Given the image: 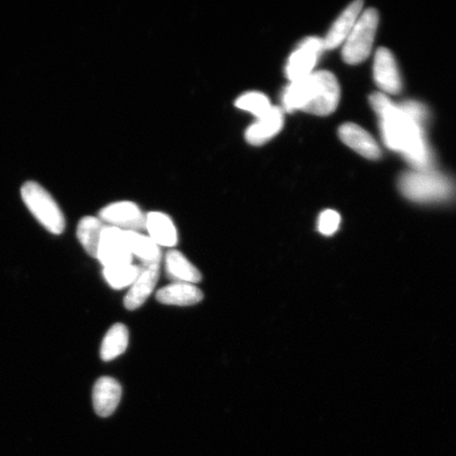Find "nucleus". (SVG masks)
<instances>
[{
	"label": "nucleus",
	"instance_id": "1",
	"mask_svg": "<svg viewBox=\"0 0 456 456\" xmlns=\"http://www.w3.org/2000/svg\"><path fill=\"white\" fill-rule=\"evenodd\" d=\"M370 102L379 118L386 145L401 152L415 169H430L432 153L425 138L424 124L393 104L384 94L370 95Z\"/></svg>",
	"mask_w": 456,
	"mask_h": 456
},
{
	"label": "nucleus",
	"instance_id": "2",
	"mask_svg": "<svg viewBox=\"0 0 456 456\" xmlns=\"http://www.w3.org/2000/svg\"><path fill=\"white\" fill-rule=\"evenodd\" d=\"M282 105L285 111L296 110L326 117L338 108L340 87L338 78L329 71H317L284 89Z\"/></svg>",
	"mask_w": 456,
	"mask_h": 456
},
{
	"label": "nucleus",
	"instance_id": "3",
	"mask_svg": "<svg viewBox=\"0 0 456 456\" xmlns=\"http://www.w3.org/2000/svg\"><path fill=\"white\" fill-rule=\"evenodd\" d=\"M398 187L404 197L418 203L447 202L456 196L454 182L431 169H415L403 174Z\"/></svg>",
	"mask_w": 456,
	"mask_h": 456
},
{
	"label": "nucleus",
	"instance_id": "4",
	"mask_svg": "<svg viewBox=\"0 0 456 456\" xmlns=\"http://www.w3.org/2000/svg\"><path fill=\"white\" fill-rule=\"evenodd\" d=\"M22 201L45 230L61 235L65 231L66 221L55 200L37 182L28 181L21 187Z\"/></svg>",
	"mask_w": 456,
	"mask_h": 456
},
{
	"label": "nucleus",
	"instance_id": "5",
	"mask_svg": "<svg viewBox=\"0 0 456 456\" xmlns=\"http://www.w3.org/2000/svg\"><path fill=\"white\" fill-rule=\"evenodd\" d=\"M379 16L375 9L364 11L347 37L342 49V57L346 64L357 65L366 61L372 51Z\"/></svg>",
	"mask_w": 456,
	"mask_h": 456
},
{
	"label": "nucleus",
	"instance_id": "6",
	"mask_svg": "<svg viewBox=\"0 0 456 456\" xmlns=\"http://www.w3.org/2000/svg\"><path fill=\"white\" fill-rule=\"evenodd\" d=\"M96 258L104 269L133 265L134 256L130 252L126 233L107 225L102 233Z\"/></svg>",
	"mask_w": 456,
	"mask_h": 456
},
{
	"label": "nucleus",
	"instance_id": "7",
	"mask_svg": "<svg viewBox=\"0 0 456 456\" xmlns=\"http://www.w3.org/2000/svg\"><path fill=\"white\" fill-rule=\"evenodd\" d=\"M323 50V39L319 37L305 38L289 56L287 67H285V74H287L289 82H297L309 77L313 73Z\"/></svg>",
	"mask_w": 456,
	"mask_h": 456
},
{
	"label": "nucleus",
	"instance_id": "8",
	"mask_svg": "<svg viewBox=\"0 0 456 456\" xmlns=\"http://www.w3.org/2000/svg\"><path fill=\"white\" fill-rule=\"evenodd\" d=\"M99 218L106 225L123 232H141L145 230L146 215L134 202L119 201L107 205L101 210Z\"/></svg>",
	"mask_w": 456,
	"mask_h": 456
},
{
	"label": "nucleus",
	"instance_id": "9",
	"mask_svg": "<svg viewBox=\"0 0 456 456\" xmlns=\"http://www.w3.org/2000/svg\"><path fill=\"white\" fill-rule=\"evenodd\" d=\"M374 78L385 94H398L403 88L401 73L390 50L380 48L375 54Z\"/></svg>",
	"mask_w": 456,
	"mask_h": 456
},
{
	"label": "nucleus",
	"instance_id": "10",
	"mask_svg": "<svg viewBox=\"0 0 456 456\" xmlns=\"http://www.w3.org/2000/svg\"><path fill=\"white\" fill-rule=\"evenodd\" d=\"M284 125V116L281 108L273 106L265 117L256 118L245 133V140L248 144L259 146L265 144L281 133Z\"/></svg>",
	"mask_w": 456,
	"mask_h": 456
},
{
	"label": "nucleus",
	"instance_id": "11",
	"mask_svg": "<svg viewBox=\"0 0 456 456\" xmlns=\"http://www.w3.org/2000/svg\"><path fill=\"white\" fill-rule=\"evenodd\" d=\"M159 276V265H141V273L124 299L125 307L129 311L139 309L155 289Z\"/></svg>",
	"mask_w": 456,
	"mask_h": 456
},
{
	"label": "nucleus",
	"instance_id": "12",
	"mask_svg": "<svg viewBox=\"0 0 456 456\" xmlns=\"http://www.w3.org/2000/svg\"><path fill=\"white\" fill-rule=\"evenodd\" d=\"M339 138L346 146L352 148L359 155L378 159L381 157L380 148L372 135L356 124L346 123L339 128Z\"/></svg>",
	"mask_w": 456,
	"mask_h": 456
},
{
	"label": "nucleus",
	"instance_id": "13",
	"mask_svg": "<svg viewBox=\"0 0 456 456\" xmlns=\"http://www.w3.org/2000/svg\"><path fill=\"white\" fill-rule=\"evenodd\" d=\"M93 396L96 414L108 418L116 411L121 402L122 387L118 380L105 376L96 381Z\"/></svg>",
	"mask_w": 456,
	"mask_h": 456
},
{
	"label": "nucleus",
	"instance_id": "14",
	"mask_svg": "<svg viewBox=\"0 0 456 456\" xmlns=\"http://www.w3.org/2000/svg\"><path fill=\"white\" fill-rule=\"evenodd\" d=\"M363 3L361 0L352 3L344 12L340 14L330 28L328 36L323 39L324 50H332L344 44L354 28L359 16L362 14Z\"/></svg>",
	"mask_w": 456,
	"mask_h": 456
},
{
	"label": "nucleus",
	"instance_id": "15",
	"mask_svg": "<svg viewBox=\"0 0 456 456\" xmlns=\"http://www.w3.org/2000/svg\"><path fill=\"white\" fill-rule=\"evenodd\" d=\"M203 299L201 289L196 284L173 282L159 289L157 300L163 305L188 306L199 304Z\"/></svg>",
	"mask_w": 456,
	"mask_h": 456
},
{
	"label": "nucleus",
	"instance_id": "16",
	"mask_svg": "<svg viewBox=\"0 0 456 456\" xmlns=\"http://www.w3.org/2000/svg\"><path fill=\"white\" fill-rule=\"evenodd\" d=\"M145 230L159 248H174L178 243V232L167 215L159 212L147 214Z\"/></svg>",
	"mask_w": 456,
	"mask_h": 456
},
{
	"label": "nucleus",
	"instance_id": "17",
	"mask_svg": "<svg viewBox=\"0 0 456 456\" xmlns=\"http://www.w3.org/2000/svg\"><path fill=\"white\" fill-rule=\"evenodd\" d=\"M165 271L174 282L196 284L201 281L202 275L179 250H169L165 258Z\"/></svg>",
	"mask_w": 456,
	"mask_h": 456
},
{
	"label": "nucleus",
	"instance_id": "18",
	"mask_svg": "<svg viewBox=\"0 0 456 456\" xmlns=\"http://www.w3.org/2000/svg\"><path fill=\"white\" fill-rule=\"evenodd\" d=\"M130 252L138 258L142 266L161 264L162 250L150 236L139 232H125Z\"/></svg>",
	"mask_w": 456,
	"mask_h": 456
},
{
	"label": "nucleus",
	"instance_id": "19",
	"mask_svg": "<svg viewBox=\"0 0 456 456\" xmlns=\"http://www.w3.org/2000/svg\"><path fill=\"white\" fill-rule=\"evenodd\" d=\"M106 226L104 222L96 216H85L79 221L77 232L78 241L86 252L94 258L98 256L102 233Z\"/></svg>",
	"mask_w": 456,
	"mask_h": 456
},
{
	"label": "nucleus",
	"instance_id": "20",
	"mask_svg": "<svg viewBox=\"0 0 456 456\" xmlns=\"http://www.w3.org/2000/svg\"><path fill=\"white\" fill-rule=\"evenodd\" d=\"M129 333L126 326L117 323L108 330L101 346V358L104 362H111L126 351Z\"/></svg>",
	"mask_w": 456,
	"mask_h": 456
},
{
	"label": "nucleus",
	"instance_id": "21",
	"mask_svg": "<svg viewBox=\"0 0 456 456\" xmlns=\"http://www.w3.org/2000/svg\"><path fill=\"white\" fill-rule=\"evenodd\" d=\"M141 273V265H125L114 267V269H104L102 275L105 281L114 289H122L131 287L139 277Z\"/></svg>",
	"mask_w": 456,
	"mask_h": 456
},
{
	"label": "nucleus",
	"instance_id": "22",
	"mask_svg": "<svg viewBox=\"0 0 456 456\" xmlns=\"http://www.w3.org/2000/svg\"><path fill=\"white\" fill-rule=\"evenodd\" d=\"M236 106L239 110L253 114L256 118L265 117L273 107L270 99L265 94L256 91H250L239 96Z\"/></svg>",
	"mask_w": 456,
	"mask_h": 456
},
{
	"label": "nucleus",
	"instance_id": "23",
	"mask_svg": "<svg viewBox=\"0 0 456 456\" xmlns=\"http://www.w3.org/2000/svg\"><path fill=\"white\" fill-rule=\"evenodd\" d=\"M340 221V215L338 212L332 209L324 210L318 218V231L324 236H332L338 232Z\"/></svg>",
	"mask_w": 456,
	"mask_h": 456
}]
</instances>
